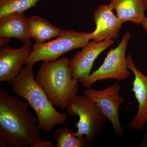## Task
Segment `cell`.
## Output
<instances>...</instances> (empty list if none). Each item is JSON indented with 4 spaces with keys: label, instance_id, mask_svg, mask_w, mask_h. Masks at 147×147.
I'll return each instance as SVG.
<instances>
[{
    "label": "cell",
    "instance_id": "6da1fadb",
    "mask_svg": "<svg viewBox=\"0 0 147 147\" xmlns=\"http://www.w3.org/2000/svg\"><path fill=\"white\" fill-rule=\"evenodd\" d=\"M29 105L11 96L7 89H0L1 147H54L42 141L38 120L28 110Z\"/></svg>",
    "mask_w": 147,
    "mask_h": 147
},
{
    "label": "cell",
    "instance_id": "7a4b0ae2",
    "mask_svg": "<svg viewBox=\"0 0 147 147\" xmlns=\"http://www.w3.org/2000/svg\"><path fill=\"white\" fill-rule=\"evenodd\" d=\"M13 92L23 98L35 112L40 130L49 132L64 123L66 115L56 110L34 79L33 66L26 65L10 84Z\"/></svg>",
    "mask_w": 147,
    "mask_h": 147
},
{
    "label": "cell",
    "instance_id": "3957f363",
    "mask_svg": "<svg viewBox=\"0 0 147 147\" xmlns=\"http://www.w3.org/2000/svg\"><path fill=\"white\" fill-rule=\"evenodd\" d=\"M35 80L51 103L62 109L66 108L70 100L77 95L79 80L72 78L68 58L44 62Z\"/></svg>",
    "mask_w": 147,
    "mask_h": 147
},
{
    "label": "cell",
    "instance_id": "277c9868",
    "mask_svg": "<svg viewBox=\"0 0 147 147\" xmlns=\"http://www.w3.org/2000/svg\"><path fill=\"white\" fill-rule=\"evenodd\" d=\"M89 34V32L69 29L64 30L63 33L56 39L43 43L35 42L23 65L33 66L40 61L56 60L69 51L84 47L90 40Z\"/></svg>",
    "mask_w": 147,
    "mask_h": 147
},
{
    "label": "cell",
    "instance_id": "5b68a950",
    "mask_svg": "<svg viewBox=\"0 0 147 147\" xmlns=\"http://www.w3.org/2000/svg\"><path fill=\"white\" fill-rule=\"evenodd\" d=\"M67 113L70 117L79 116L75 124L77 131L74 134L78 137L85 136L93 141L98 136L106 124L103 115L97 104L85 95H76L69 102Z\"/></svg>",
    "mask_w": 147,
    "mask_h": 147
},
{
    "label": "cell",
    "instance_id": "8992f818",
    "mask_svg": "<svg viewBox=\"0 0 147 147\" xmlns=\"http://www.w3.org/2000/svg\"><path fill=\"white\" fill-rule=\"evenodd\" d=\"M130 37V33L125 32L118 46L108 52L100 67L88 77L79 80L83 86L88 88L99 81L112 79L122 82L128 79L130 72L125 55Z\"/></svg>",
    "mask_w": 147,
    "mask_h": 147
},
{
    "label": "cell",
    "instance_id": "52a82bcc",
    "mask_svg": "<svg viewBox=\"0 0 147 147\" xmlns=\"http://www.w3.org/2000/svg\"><path fill=\"white\" fill-rule=\"evenodd\" d=\"M120 84L115 83L105 89L96 90L88 88L84 90V95L94 101L101 113L112 123L118 136H123L125 131L121 125L119 110L126 100L119 94Z\"/></svg>",
    "mask_w": 147,
    "mask_h": 147
},
{
    "label": "cell",
    "instance_id": "ba28073f",
    "mask_svg": "<svg viewBox=\"0 0 147 147\" xmlns=\"http://www.w3.org/2000/svg\"><path fill=\"white\" fill-rule=\"evenodd\" d=\"M127 58L129 69L134 75L132 91L139 103L137 114L127 126L134 131H142L147 123V76L136 67L131 55H127Z\"/></svg>",
    "mask_w": 147,
    "mask_h": 147
},
{
    "label": "cell",
    "instance_id": "9c48e42d",
    "mask_svg": "<svg viewBox=\"0 0 147 147\" xmlns=\"http://www.w3.org/2000/svg\"><path fill=\"white\" fill-rule=\"evenodd\" d=\"M115 43L114 40L100 42L90 41L69 60L71 74L74 79H81L90 74L94 61L103 51Z\"/></svg>",
    "mask_w": 147,
    "mask_h": 147
},
{
    "label": "cell",
    "instance_id": "30bf717a",
    "mask_svg": "<svg viewBox=\"0 0 147 147\" xmlns=\"http://www.w3.org/2000/svg\"><path fill=\"white\" fill-rule=\"evenodd\" d=\"M114 9L108 4L98 6L93 12L96 28L89 34L90 39L96 42L114 40L118 37L123 23L113 12Z\"/></svg>",
    "mask_w": 147,
    "mask_h": 147
},
{
    "label": "cell",
    "instance_id": "8fae6325",
    "mask_svg": "<svg viewBox=\"0 0 147 147\" xmlns=\"http://www.w3.org/2000/svg\"><path fill=\"white\" fill-rule=\"evenodd\" d=\"M32 49L31 40L24 43L19 49L5 45L1 46L0 82L12 83L21 71L24 61Z\"/></svg>",
    "mask_w": 147,
    "mask_h": 147
},
{
    "label": "cell",
    "instance_id": "7c38bea8",
    "mask_svg": "<svg viewBox=\"0 0 147 147\" xmlns=\"http://www.w3.org/2000/svg\"><path fill=\"white\" fill-rule=\"evenodd\" d=\"M11 38L24 43L32 38L29 30L28 18L24 13H9L0 18L1 46L8 43Z\"/></svg>",
    "mask_w": 147,
    "mask_h": 147
},
{
    "label": "cell",
    "instance_id": "4fadbf2b",
    "mask_svg": "<svg viewBox=\"0 0 147 147\" xmlns=\"http://www.w3.org/2000/svg\"><path fill=\"white\" fill-rule=\"evenodd\" d=\"M109 4L116 11V15L123 24L131 21L142 25L146 18L145 0H110Z\"/></svg>",
    "mask_w": 147,
    "mask_h": 147
},
{
    "label": "cell",
    "instance_id": "5bb4252c",
    "mask_svg": "<svg viewBox=\"0 0 147 147\" xmlns=\"http://www.w3.org/2000/svg\"><path fill=\"white\" fill-rule=\"evenodd\" d=\"M28 19L32 38L37 43H43L57 37L64 31V30L54 26L45 18L39 16H33Z\"/></svg>",
    "mask_w": 147,
    "mask_h": 147
},
{
    "label": "cell",
    "instance_id": "9a60e30c",
    "mask_svg": "<svg viewBox=\"0 0 147 147\" xmlns=\"http://www.w3.org/2000/svg\"><path fill=\"white\" fill-rule=\"evenodd\" d=\"M54 139L57 142L55 147H85L91 146L92 141L85 136L78 137L67 126L55 131Z\"/></svg>",
    "mask_w": 147,
    "mask_h": 147
},
{
    "label": "cell",
    "instance_id": "2e32d148",
    "mask_svg": "<svg viewBox=\"0 0 147 147\" xmlns=\"http://www.w3.org/2000/svg\"><path fill=\"white\" fill-rule=\"evenodd\" d=\"M39 0H5L0 2V18L9 13H24Z\"/></svg>",
    "mask_w": 147,
    "mask_h": 147
},
{
    "label": "cell",
    "instance_id": "e0dca14e",
    "mask_svg": "<svg viewBox=\"0 0 147 147\" xmlns=\"http://www.w3.org/2000/svg\"><path fill=\"white\" fill-rule=\"evenodd\" d=\"M142 28L147 35V18L145 19L144 22L142 24Z\"/></svg>",
    "mask_w": 147,
    "mask_h": 147
},
{
    "label": "cell",
    "instance_id": "ac0fdd59",
    "mask_svg": "<svg viewBox=\"0 0 147 147\" xmlns=\"http://www.w3.org/2000/svg\"><path fill=\"white\" fill-rule=\"evenodd\" d=\"M140 146H147V134L145 135L144 138Z\"/></svg>",
    "mask_w": 147,
    "mask_h": 147
},
{
    "label": "cell",
    "instance_id": "d6986e66",
    "mask_svg": "<svg viewBox=\"0 0 147 147\" xmlns=\"http://www.w3.org/2000/svg\"><path fill=\"white\" fill-rule=\"evenodd\" d=\"M145 1H146V8L147 9V0H145Z\"/></svg>",
    "mask_w": 147,
    "mask_h": 147
},
{
    "label": "cell",
    "instance_id": "ffe728a7",
    "mask_svg": "<svg viewBox=\"0 0 147 147\" xmlns=\"http://www.w3.org/2000/svg\"><path fill=\"white\" fill-rule=\"evenodd\" d=\"M5 1V0H0V2L2 1Z\"/></svg>",
    "mask_w": 147,
    "mask_h": 147
}]
</instances>
